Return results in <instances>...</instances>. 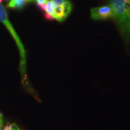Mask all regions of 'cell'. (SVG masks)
I'll return each mask as SVG.
<instances>
[{
  "label": "cell",
  "instance_id": "obj_1",
  "mask_svg": "<svg viewBox=\"0 0 130 130\" xmlns=\"http://www.w3.org/2000/svg\"><path fill=\"white\" fill-rule=\"evenodd\" d=\"M0 22H2L5 27L7 28V30L9 31L14 41L16 42V45L18 48L19 54H20V72L24 86L31 93L34 94L35 92L32 90V87L30 86L28 78H27V72H26V52L25 48L20 39V37L18 36L12 23L9 21L6 10L5 9L4 6L1 4V2H0Z\"/></svg>",
  "mask_w": 130,
  "mask_h": 130
},
{
  "label": "cell",
  "instance_id": "obj_2",
  "mask_svg": "<svg viewBox=\"0 0 130 130\" xmlns=\"http://www.w3.org/2000/svg\"><path fill=\"white\" fill-rule=\"evenodd\" d=\"M122 36L125 41L130 38V0H109Z\"/></svg>",
  "mask_w": 130,
  "mask_h": 130
},
{
  "label": "cell",
  "instance_id": "obj_3",
  "mask_svg": "<svg viewBox=\"0 0 130 130\" xmlns=\"http://www.w3.org/2000/svg\"><path fill=\"white\" fill-rule=\"evenodd\" d=\"M54 13V19L62 22L68 18L72 9L69 0H51Z\"/></svg>",
  "mask_w": 130,
  "mask_h": 130
},
{
  "label": "cell",
  "instance_id": "obj_4",
  "mask_svg": "<svg viewBox=\"0 0 130 130\" xmlns=\"http://www.w3.org/2000/svg\"><path fill=\"white\" fill-rule=\"evenodd\" d=\"M90 14L93 20H106L115 18L113 9L110 4L92 8Z\"/></svg>",
  "mask_w": 130,
  "mask_h": 130
},
{
  "label": "cell",
  "instance_id": "obj_5",
  "mask_svg": "<svg viewBox=\"0 0 130 130\" xmlns=\"http://www.w3.org/2000/svg\"><path fill=\"white\" fill-rule=\"evenodd\" d=\"M45 12L46 18L48 19H54V13L53 7V4L51 0H47L46 2L43 4L38 5Z\"/></svg>",
  "mask_w": 130,
  "mask_h": 130
},
{
  "label": "cell",
  "instance_id": "obj_6",
  "mask_svg": "<svg viewBox=\"0 0 130 130\" xmlns=\"http://www.w3.org/2000/svg\"><path fill=\"white\" fill-rule=\"evenodd\" d=\"M34 1H35V0H10L7 7L12 8V9H21L27 3Z\"/></svg>",
  "mask_w": 130,
  "mask_h": 130
},
{
  "label": "cell",
  "instance_id": "obj_7",
  "mask_svg": "<svg viewBox=\"0 0 130 130\" xmlns=\"http://www.w3.org/2000/svg\"><path fill=\"white\" fill-rule=\"evenodd\" d=\"M3 130H16L14 123H8L3 128Z\"/></svg>",
  "mask_w": 130,
  "mask_h": 130
},
{
  "label": "cell",
  "instance_id": "obj_8",
  "mask_svg": "<svg viewBox=\"0 0 130 130\" xmlns=\"http://www.w3.org/2000/svg\"><path fill=\"white\" fill-rule=\"evenodd\" d=\"M3 125H4V116L3 113L0 111V130L3 129Z\"/></svg>",
  "mask_w": 130,
  "mask_h": 130
},
{
  "label": "cell",
  "instance_id": "obj_9",
  "mask_svg": "<svg viewBox=\"0 0 130 130\" xmlns=\"http://www.w3.org/2000/svg\"><path fill=\"white\" fill-rule=\"evenodd\" d=\"M36 1H37V4H38V5H41V4H45V3L46 2L47 0H36Z\"/></svg>",
  "mask_w": 130,
  "mask_h": 130
},
{
  "label": "cell",
  "instance_id": "obj_10",
  "mask_svg": "<svg viewBox=\"0 0 130 130\" xmlns=\"http://www.w3.org/2000/svg\"><path fill=\"white\" fill-rule=\"evenodd\" d=\"M14 125H15V127H16V130H22L20 128V127H19L16 124V123H14Z\"/></svg>",
  "mask_w": 130,
  "mask_h": 130
}]
</instances>
